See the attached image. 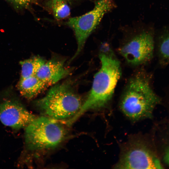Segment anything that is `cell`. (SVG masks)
<instances>
[{
    "mask_svg": "<svg viewBox=\"0 0 169 169\" xmlns=\"http://www.w3.org/2000/svg\"><path fill=\"white\" fill-rule=\"evenodd\" d=\"M99 57L100 68L95 74L90 91L78 112L69 120L72 124L86 111L105 107L111 99L121 75L120 62L108 46L103 47Z\"/></svg>",
    "mask_w": 169,
    "mask_h": 169,
    "instance_id": "cell-1",
    "label": "cell"
},
{
    "mask_svg": "<svg viewBox=\"0 0 169 169\" xmlns=\"http://www.w3.org/2000/svg\"><path fill=\"white\" fill-rule=\"evenodd\" d=\"M160 101L147 77L140 72L128 82L121 97L119 107L126 116L136 121L151 118Z\"/></svg>",
    "mask_w": 169,
    "mask_h": 169,
    "instance_id": "cell-2",
    "label": "cell"
},
{
    "mask_svg": "<svg viewBox=\"0 0 169 169\" xmlns=\"http://www.w3.org/2000/svg\"><path fill=\"white\" fill-rule=\"evenodd\" d=\"M83 103L70 83L67 82L54 85L35 104L44 116L67 121L78 112Z\"/></svg>",
    "mask_w": 169,
    "mask_h": 169,
    "instance_id": "cell-3",
    "label": "cell"
},
{
    "mask_svg": "<svg viewBox=\"0 0 169 169\" xmlns=\"http://www.w3.org/2000/svg\"><path fill=\"white\" fill-rule=\"evenodd\" d=\"M59 121L44 115L36 117L25 128V143L28 148L42 150L58 145L66 134Z\"/></svg>",
    "mask_w": 169,
    "mask_h": 169,
    "instance_id": "cell-4",
    "label": "cell"
},
{
    "mask_svg": "<svg viewBox=\"0 0 169 169\" xmlns=\"http://www.w3.org/2000/svg\"><path fill=\"white\" fill-rule=\"evenodd\" d=\"M116 6L113 0H97L95 1L94 7L91 10L69 19L67 24L73 30L77 44L76 52L70 61L80 53L87 38L99 24L104 16Z\"/></svg>",
    "mask_w": 169,
    "mask_h": 169,
    "instance_id": "cell-5",
    "label": "cell"
},
{
    "mask_svg": "<svg viewBox=\"0 0 169 169\" xmlns=\"http://www.w3.org/2000/svg\"><path fill=\"white\" fill-rule=\"evenodd\" d=\"M115 166L120 169L163 168L156 156L138 138L130 140L123 145L119 160Z\"/></svg>",
    "mask_w": 169,
    "mask_h": 169,
    "instance_id": "cell-6",
    "label": "cell"
},
{
    "mask_svg": "<svg viewBox=\"0 0 169 169\" xmlns=\"http://www.w3.org/2000/svg\"><path fill=\"white\" fill-rule=\"evenodd\" d=\"M154 46L152 34L147 31H143L126 42L119 51L128 63L136 66L144 64L151 59Z\"/></svg>",
    "mask_w": 169,
    "mask_h": 169,
    "instance_id": "cell-7",
    "label": "cell"
},
{
    "mask_svg": "<svg viewBox=\"0 0 169 169\" xmlns=\"http://www.w3.org/2000/svg\"><path fill=\"white\" fill-rule=\"evenodd\" d=\"M36 117L16 101L7 100L0 104V121L13 129L25 128Z\"/></svg>",
    "mask_w": 169,
    "mask_h": 169,
    "instance_id": "cell-8",
    "label": "cell"
},
{
    "mask_svg": "<svg viewBox=\"0 0 169 169\" xmlns=\"http://www.w3.org/2000/svg\"><path fill=\"white\" fill-rule=\"evenodd\" d=\"M64 62L63 60L55 58L45 61L36 75L48 86L54 84L71 72V69L65 66Z\"/></svg>",
    "mask_w": 169,
    "mask_h": 169,
    "instance_id": "cell-9",
    "label": "cell"
},
{
    "mask_svg": "<svg viewBox=\"0 0 169 169\" xmlns=\"http://www.w3.org/2000/svg\"><path fill=\"white\" fill-rule=\"evenodd\" d=\"M48 86L36 75L20 79L18 88L21 94L25 98L31 99L43 91Z\"/></svg>",
    "mask_w": 169,
    "mask_h": 169,
    "instance_id": "cell-10",
    "label": "cell"
},
{
    "mask_svg": "<svg viewBox=\"0 0 169 169\" xmlns=\"http://www.w3.org/2000/svg\"><path fill=\"white\" fill-rule=\"evenodd\" d=\"M45 61L39 57H35L20 62L21 66V79L26 78L36 74Z\"/></svg>",
    "mask_w": 169,
    "mask_h": 169,
    "instance_id": "cell-11",
    "label": "cell"
},
{
    "mask_svg": "<svg viewBox=\"0 0 169 169\" xmlns=\"http://www.w3.org/2000/svg\"><path fill=\"white\" fill-rule=\"evenodd\" d=\"M52 6L54 14L56 19H63L70 15V8L64 0H53Z\"/></svg>",
    "mask_w": 169,
    "mask_h": 169,
    "instance_id": "cell-12",
    "label": "cell"
},
{
    "mask_svg": "<svg viewBox=\"0 0 169 169\" xmlns=\"http://www.w3.org/2000/svg\"><path fill=\"white\" fill-rule=\"evenodd\" d=\"M159 50L161 56L164 59L169 60V33L161 40Z\"/></svg>",
    "mask_w": 169,
    "mask_h": 169,
    "instance_id": "cell-13",
    "label": "cell"
},
{
    "mask_svg": "<svg viewBox=\"0 0 169 169\" xmlns=\"http://www.w3.org/2000/svg\"><path fill=\"white\" fill-rule=\"evenodd\" d=\"M12 4L15 8L20 9L27 7L32 0H6Z\"/></svg>",
    "mask_w": 169,
    "mask_h": 169,
    "instance_id": "cell-14",
    "label": "cell"
},
{
    "mask_svg": "<svg viewBox=\"0 0 169 169\" xmlns=\"http://www.w3.org/2000/svg\"><path fill=\"white\" fill-rule=\"evenodd\" d=\"M164 160L165 163L169 166V146L165 151Z\"/></svg>",
    "mask_w": 169,
    "mask_h": 169,
    "instance_id": "cell-15",
    "label": "cell"
}]
</instances>
